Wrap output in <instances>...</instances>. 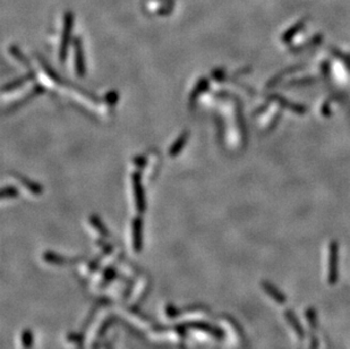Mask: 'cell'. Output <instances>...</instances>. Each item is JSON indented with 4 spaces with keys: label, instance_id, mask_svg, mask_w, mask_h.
<instances>
[{
    "label": "cell",
    "instance_id": "obj_1",
    "mask_svg": "<svg viewBox=\"0 0 350 349\" xmlns=\"http://www.w3.org/2000/svg\"><path fill=\"white\" fill-rule=\"evenodd\" d=\"M73 24H74V15L71 13H67L66 16H65L64 33H62V42H61V51H60L61 59L65 58L67 44H68L70 31H71V27H73Z\"/></svg>",
    "mask_w": 350,
    "mask_h": 349
},
{
    "label": "cell",
    "instance_id": "obj_2",
    "mask_svg": "<svg viewBox=\"0 0 350 349\" xmlns=\"http://www.w3.org/2000/svg\"><path fill=\"white\" fill-rule=\"evenodd\" d=\"M187 140V135L186 134H184V135H181L179 138H178V141H177L175 143V145L171 147V151H170V154L171 157H175L177 153H178L181 149H183V146L185 144V142Z\"/></svg>",
    "mask_w": 350,
    "mask_h": 349
},
{
    "label": "cell",
    "instance_id": "obj_3",
    "mask_svg": "<svg viewBox=\"0 0 350 349\" xmlns=\"http://www.w3.org/2000/svg\"><path fill=\"white\" fill-rule=\"evenodd\" d=\"M16 194H17L16 189L14 187H6L3 190V198H6V197L12 198V197H15Z\"/></svg>",
    "mask_w": 350,
    "mask_h": 349
}]
</instances>
